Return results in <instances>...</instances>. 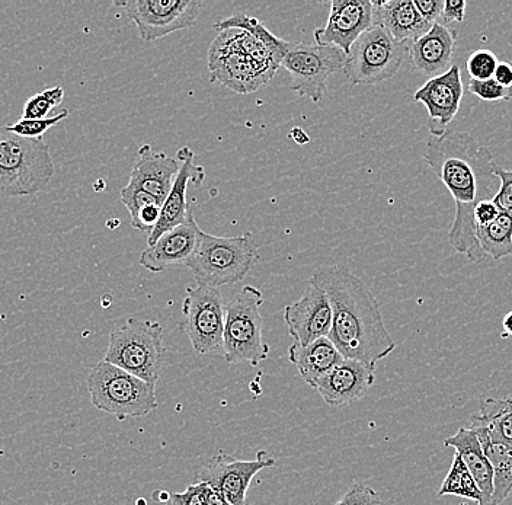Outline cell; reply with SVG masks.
<instances>
[{
    "label": "cell",
    "instance_id": "1",
    "mask_svg": "<svg viewBox=\"0 0 512 505\" xmlns=\"http://www.w3.org/2000/svg\"><path fill=\"white\" fill-rule=\"evenodd\" d=\"M422 158L446 185L456 203L448 242L469 261L485 260L486 255L476 241L473 212L480 201L495 197V159L491 150L480 145L469 133L447 131L443 137L430 136Z\"/></svg>",
    "mask_w": 512,
    "mask_h": 505
},
{
    "label": "cell",
    "instance_id": "2",
    "mask_svg": "<svg viewBox=\"0 0 512 505\" xmlns=\"http://www.w3.org/2000/svg\"><path fill=\"white\" fill-rule=\"evenodd\" d=\"M310 286L329 297L332 328L328 338L345 360L376 367L393 353L396 343L384 325L380 303L350 268L320 267L310 277Z\"/></svg>",
    "mask_w": 512,
    "mask_h": 505
},
{
    "label": "cell",
    "instance_id": "3",
    "mask_svg": "<svg viewBox=\"0 0 512 505\" xmlns=\"http://www.w3.org/2000/svg\"><path fill=\"white\" fill-rule=\"evenodd\" d=\"M251 233L233 238L198 232L197 246L184 267L190 268L200 286L219 287L243 280L259 261Z\"/></svg>",
    "mask_w": 512,
    "mask_h": 505
},
{
    "label": "cell",
    "instance_id": "4",
    "mask_svg": "<svg viewBox=\"0 0 512 505\" xmlns=\"http://www.w3.org/2000/svg\"><path fill=\"white\" fill-rule=\"evenodd\" d=\"M53 175V158L43 137L28 139L0 127V198L40 193Z\"/></svg>",
    "mask_w": 512,
    "mask_h": 505
},
{
    "label": "cell",
    "instance_id": "5",
    "mask_svg": "<svg viewBox=\"0 0 512 505\" xmlns=\"http://www.w3.org/2000/svg\"><path fill=\"white\" fill-rule=\"evenodd\" d=\"M88 392L96 409L118 421L144 417L159 405L156 385L104 360L92 367Z\"/></svg>",
    "mask_w": 512,
    "mask_h": 505
},
{
    "label": "cell",
    "instance_id": "6",
    "mask_svg": "<svg viewBox=\"0 0 512 505\" xmlns=\"http://www.w3.org/2000/svg\"><path fill=\"white\" fill-rule=\"evenodd\" d=\"M262 303L264 294L255 286H243L227 303L223 335V357L227 363H249L256 367L268 359L270 347L264 341Z\"/></svg>",
    "mask_w": 512,
    "mask_h": 505
},
{
    "label": "cell",
    "instance_id": "7",
    "mask_svg": "<svg viewBox=\"0 0 512 505\" xmlns=\"http://www.w3.org/2000/svg\"><path fill=\"white\" fill-rule=\"evenodd\" d=\"M165 359L163 328L159 322L128 318L111 332L104 361L156 385Z\"/></svg>",
    "mask_w": 512,
    "mask_h": 505
},
{
    "label": "cell",
    "instance_id": "8",
    "mask_svg": "<svg viewBox=\"0 0 512 505\" xmlns=\"http://www.w3.org/2000/svg\"><path fill=\"white\" fill-rule=\"evenodd\" d=\"M409 43L396 41L382 25L374 24L352 44L345 60L344 76L352 85H376L399 72Z\"/></svg>",
    "mask_w": 512,
    "mask_h": 505
},
{
    "label": "cell",
    "instance_id": "9",
    "mask_svg": "<svg viewBox=\"0 0 512 505\" xmlns=\"http://www.w3.org/2000/svg\"><path fill=\"white\" fill-rule=\"evenodd\" d=\"M211 81L222 83L236 94L248 95L267 85L277 73L275 67L262 65L249 56L236 40V31H222L208 49Z\"/></svg>",
    "mask_w": 512,
    "mask_h": 505
},
{
    "label": "cell",
    "instance_id": "10",
    "mask_svg": "<svg viewBox=\"0 0 512 505\" xmlns=\"http://www.w3.org/2000/svg\"><path fill=\"white\" fill-rule=\"evenodd\" d=\"M345 60L347 54L334 46L291 43L281 66L290 73L291 91L320 105L325 97L329 76L344 73Z\"/></svg>",
    "mask_w": 512,
    "mask_h": 505
},
{
    "label": "cell",
    "instance_id": "11",
    "mask_svg": "<svg viewBox=\"0 0 512 505\" xmlns=\"http://www.w3.org/2000/svg\"><path fill=\"white\" fill-rule=\"evenodd\" d=\"M182 331L187 334L192 350L201 356H224V322L226 306L219 289L208 286L188 287L182 305Z\"/></svg>",
    "mask_w": 512,
    "mask_h": 505
},
{
    "label": "cell",
    "instance_id": "12",
    "mask_svg": "<svg viewBox=\"0 0 512 505\" xmlns=\"http://www.w3.org/2000/svg\"><path fill=\"white\" fill-rule=\"evenodd\" d=\"M136 24L140 38L155 41L197 24L200 0H123L114 2Z\"/></svg>",
    "mask_w": 512,
    "mask_h": 505
},
{
    "label": "cell",
    "instance_id": "13",
    "mask_svg": "<svg viewBox=\"0 0 512 505\" xmlns=\"http://www.w3.org/2000/svg\"><path fill=\"white\" fill-rule=\"evenodd\" d=\"M277 460L267 452H258L255 460H238L229 455H217L195 471L197 482H206L232 505H248V489L252 479L264 469L274 468Z\"/></svg>",
    "mask_w": 512,
    "mask_h": 505
},
{
    "label": "cell",
    "instance_id": "14",
    "mask_svg": "<svg viewBox=\"0 0 512 505\" xmlns=\"http://www.w3.org/2000/svg\"><path fill=\"white\" fill-rule=\"evenodd\" d=\"M374 25V6L370 0H334L328 21L315 31L318 46H334L350 53L352 44Z\"/></svg>",
    "mask_w": 512,
    "mask_h": 505
},
{
    "label": "cell",
    "instance_id": "15",
    "mask_svg": "<svg viewBox=\"0 0 512 505\" xmlns=\"http://www.w3.org/2000/svg\"><path fill=\"white\" fill-rule=\"evenodd\" d=\"M464 94L462 70L453 65L444 75L428 79L415 92V102H421L428 111L432 137H443L448 124L456 118Z\"/></svg>",
    "mask_w": 512,
    "mask_h": 505
},
{
    "label": "cell",
    "instance_id": "16",
    "mask_svg": "<svg viewBox=\"0 0 512 505\" xmlns=\"http://www.w3.org/2000/svg\"><path fill=\"white\" fill-rule=\"evenodd\" d=\"M288 334L299 345L315 343L328 338L332 328V306L329 297L318 287L310 286L302 299L284 309Z\"/></svg>",
    "mask_w": 512,
    "mask_h": 505
},
{
    "label": "cell",
    "instance_id": "17",
    "mask_svg": "<svg viewBox=\"0 0 512 505\" xmlns=\"http://www.w3.org/2000/svg\"><path fill=\"white\" fill-rule=\"evenodd\" d=\"M176 159L181 163V168L176 175L171 193L163 201L158 226L147 239V245L155 244L163 233L182 225L187 220L188 214H190L187 203L188 185H201L206 180V169L194 162L195 153L190 147H181Z\"/></svg>",
    "mask_w": 512,
    "mask_h": 505
},
{
    "label": "cell",
    "instance_id": "18",
    "mask_svg": "<svg viewBox=\"0 0 512 505\" xmlns=\"http://www.w3.org/2000/svg\"><path fill=\"white\" fill-rule=\"evenodd\" d=\"M376 382V367L360 361L344 360L319 380L316 391L331 408H342L360 401Z\"/></svg>",
    "mask_w": 512,
    "mask_h": 505
},
{
    "label": "cell",
    "instance_id": "19",
    "mask_svg": "<svg viewBox=\"0 0 512 505\" xmlns=\"http://www.w3.org/2000/svg\"><path fill=\"white\" fill-rule=\"evenodd\" d=\"M198 232L200 226L190 212L182 225L163 233L155 244L144 249L140 255V265L150 273H160L172 265H185L194 254Z\"/></svg>",
    "mask_w": 512,
    "mask_h": 505
},
{
    "label": "cell",
    "instance_id": "20",
    "mask_svg": "<svg viewBox=\"0 0 512 505\" xmlns=\"http://www.w3.org/2000/svg\"><path fill=\"white\" fill-rule=\"evenodd\" d=\"M457 34L459 31L437 22L427 34L409 43V59L416 72L430 79L447 73L453 67Z\"/></svg>",
    "mask_w": 512,
    "mask_h": 505
},
{
    "label": "cell",
    "instance_id": "21",
    "mask_svg": "<svg viewBox=\"0 0 512 505\" xmlns=\"http://www.w3.org/2000/svg\"><path fill=\"white\" fill-rule=\"evenodd\" d=\"M181 163L162 152H155L150 145L139 149V158L130 174L127 185L139 188L163 204L178 175Z\"/></svg>",
    "mask_w": 512,
    "mask_h": 505
},
{
    "label": "cell",
    "instance_id": "22",
    "mask_svg": "<svg viewBox=\"0 0 512 505\" xmlns=\"http://www.w3.org/2000/svg\"><path fill=\"white\" fill-rule=\"evenodd\" d=\"M374 24L382 25L396 41L412 43L431 30L416 9L414 0H389V2H373Z\"/></svg>",
    "mask_w": 512,
    "mask_h": 505
},
{
    "label": "cell",
    "instance_id": "23",
    "mask_svg": "<svg viewBox=\"0 0 512 505\" xmlns=\"http://www.w3.org/2000/svg\"><path fill=\"white\" fill-rule=\"evenodd\" d=\"M444 446L453 447L462 457L464 465L472 473L483 495V505H492L494 497V468L483 452L478 434L473 428H460L454 436L444 441Z\"/></svg>",
    "mask_w": 512,
    "mask_h": 505
},
{
    "label": "cell",
    "instance_id": "24",
    "mask_svg": "<svg viewBox=\"0 0 512 505\" xmlns=\"http://www.w3.org/2000/svg\"><path fill=\"white\" fill-rule=\"evenodd\" d=\"M288 360L299 370V375L304 382L310 388L316 389L319 380L345 359L329 338H320L306 347L297 343L291 345L288 350Z\"/></svg>",
    "mask_w": 512,
    "mask_h": 505
},
{
    "label": "cell",
    "instance_id": "25",
    "mask_svg": "<svg viewBox=\"0 0 512 505\" xmlns=\"http://www.w3.org/2000/svg\"><path fill=\"white\" fill-rule=\"evenodd\" d=\"M470 423L479 439L501 444L512 452V396L483 398L479 411L470 417Z\"/></svg>",
    "mask_w": 512,
    "mask_h": 505
},
{
    "label": "cell",
    "instance_id": "26",
    "mask_svg": "<svg viewBox=\"0 0 512 505\" xmlns=\"http://www.w3.org/2000/svg\"><path fill=\"white\" fill-rule=\"evenodd\" d=\"M476 241L480 251L492 260L499 261L512 255L511 214L501 212L491 225L476 228Z\"/></svg>",
    "mask_w": 512,
    "mask_h": 505
},
{
    "label": "cell",
    "instance_id": "27",
    "mask_svg": "<svg viewBox=\"0 0 512 505\" xmlns=\"http://www.w3.org/2000/svg\"><path fill=\"white\" fill-rule=\"evenodd\" d=\"M483 452L494 468V497L492 505L504 503L512 492V452L501 444L479 439Z\"/></svg>",
    "mask_w": 512,
    "mask_h": 505
},
{
    "label": "cell",
    "instance_id": "28",
    "mask_svg": "<svg viewBox=\"0 0 512 505\" xmlns=\"http://www.w3.org/2000/svg\"><path fill=\"white\" fill-rule=\"evenodd\" d=\"M214 28L219 31L240 30L251 34L256 40L264 43L281 62H283L284 56H286L287 51L291 47V43L275 37L259 19L249 17V15L243 14V12H238V14L232 15V17L217 22V24H214Z\"/></svg>",
    "mask_w": 512,
    "mask_h": 505
},
{
    "label": "cell",
    "instance_id": "29",
    "mask_svg": "<svg viewBox=\"0 0 512 505\" xmlns=\"http://www.w3.org/2000/svg\"><path fill=\"white\" fill-rule=\"evenodd\" d=\"M444 495H456V497L466 498V500L475 501L478 505H483L482 492H480L472 473L464 465L462 457L457 453L451 463L450 471L438 491V497H444Z\"/></svg>",
    "mask_w": 512,
    "mask_h": 505
},
{
    "label": "cell",
    "instance_id": "30",
    "mask_svg": "<svg viewBox=\"0 0 512 505\" xmlns=\"http://www.w3.org/2000/svg\"><path fill=\"white\" fill-rule=\"evenodd\" d=\"M64 98V89L62 86L46 89V91L35 94L34 97L27 99L22 110V117L27 120H40L47 118L53 108L62 104Z\"/></svg>",
    "mask_w": 512,
    "mask_h": 505
},
{
    "label": "cell",
    "instance_id": "31",
    "mask_svg": "<svg viewBox=\"0 0 512 505\" xmlns=\"http://www.w3.org/2000/svg\"><path fill=\"white\" fill-rule=\"evenodd\" d=\"M498 57L489 50H476L467 57L466 70L472 81H489L494 78Z\"/></svg>",
    "mask_w": 512,
    "mask_h": 505
},
{
    "label": "cell",
    "instance_id": "32",
    "mask_svg": "<svg viewBox=\"0 0 512 505\" xmlns=\"http://www.w3.org/2000/svg\"><path fill=\"white\" fill-rule=\"evenodd\" d=\"M67 115H69V111L62 110V113L53 115V117L40 118V120L21 118V120L8 127L12 133L18 134V136L28 137V139H41L51 127L56 126L60 121L66 120Z\"/></svg>",
    "mask_w": 512,
    "mask_h": 505
},
{
    "label": "cell",
    "instance_id": "33",
    "mask_svg": "<svg viewBox=\"0 0 512 505\" xmlns=\"http://www.w3.org/2000/svg\"><path fill=\"white\" fill-rule=\"evenodd\" d=\"M469 92L486 102H512V89L502 88L494 78L489 81H470Z\"/></svg>",
    "mask_w": 512,
    "mask_h": 505
},
{
    "label": "cell",
    "instance_id": "34",
    "mask_svg": "<svg viewBox=\"0 0 512 505\" xmlns=\"http://www.w3.org/2000/svg\"><path fill=\"white\" fill-rule=\"evenodd\" d=\"M210 489L206 482H195L185 491L169 494L168 505H208Z\"/></svg>",
    "mask_w": 512,
    "mask_h": 505
},
{
    "label": "cell",
    "instance_id": "35",
    "mask_svg": "<svg viewBox=\"0 0 512 505\" xmlns=\"http://www.w3.org/2000/svg\"><path fill=\"white\" fill-rule=\"evenodd\" d=\"M494 175L501 181L498 193L492 198L499 212L508 213L512 216V171L501 168L498 163L494 165Z\"/></svg>",
    "mask_w": 512,
    "mask_h": 505
},
{
    "label": "cell",
    "instance_id": "36",
    "mask_svg": "<svg viewBox=\"0 0 512 505\" xmlns=\"http://www.w3.org/2000/svg\"><path fill=\"white\" fill-rule=\"evenodd\" d=\"M334 505H383V503L373 488L355 482Z\"/></svg>",
    "mask_w": 512,
    "mask_h": 505
},
{
    "label": "cell",
    "instance_id": "37",
    "mask_svg": "<svg viewBox=\"0 0 512 505\" xmlns=\"http://www.w3.org/2000/svg\"><path fill=\"white\" fill-rule=\"evenodd\" d=\"M121 201H123L124 206L127 207L128 213H130L131 222L136 219L137 214L142 212L144 207L149 206V204H160L155 197L150 196V194L144 193V191L139 190V188L124 187L121 190ZM162 206V204H160Z\"/></svg>",
    "mask_w": 512,
    "mask_h": 505
},
{
    "label": "cell",
    "instance_id": "38",
    "mask_svg": "<svg viewBox=\"0 0 512 505\" xmlns=\"http://www.w3.org/2000/svg\"><path fill=\"white\" fill-rule=\"evenodd\" d=\"M441 18H443L444 25H447L451 30H454V24L462 25L464 18H466V2H463V0H447V2H444Z\"/></svg>",
    "mask_w": 512,
    "mask_h": 505
},
{
    "label": "cell",
    "instance_id": "39",
    "mask_svg": "<svg viewBox=\"0 0 512 505\" xmlns=\"http://www.w3.org/2000/svg\"><path fill=\"white\" fill-rule=\"evenodd\" d=\"M499 214H501V212H499L498 207L495 206L494 201H480L478 206L475 207V212H473V220H475L476 228L491 225L492 222L498 219Z\"/></svg>",
    "mask_w": 512,
    "mask_h": 505
},
{
    "label": "cell",
    "instance_id": "40",
    "mask_svg": "<svg viewBox=\"0 0 512 505\" xmlns=\"http://www.w3.org/2000/svg\"><path fill=\"white\" fill-rule=\"evenodd\" d=\"M414 3L419 14L428 24H437L438 19L443 15V0H414Z\"/></svg>",
    "mask_w": 512,
    "mask_h": 505
},
{
    "label": "cell",
    "instance_id": "41",
    "mask_svg": "<svg viewBox=\"0 0 512 505\" xmlns=\"http://www.w3.org/2000/svg\"><path fill=\"white\" fill-rule=\"evenodd\" d=\"M494 79L502 88L512 89V63L499 62Z\"/></svg>",
    "mask_w": 512,
    "mask_h": 505
},
{
    "label": "cell",
    "instance_id": "42",
    "mask_svg": "<svg viewBox=\"0 0 512 505\" xmlns=\"http://www.w3.org/2000/svg\"><path fill=\"white\" fill-rule=\"evenodd\" d=\"M208 505H232L226 498L220 494L216 489H210V495H208Z\"/></svg>",
    "mask_w": 512,
    "mask_h": 505
},
{
    "label": "cell",
    "instance_id": "43",
    "mask_svg": "<svg viewBox=\"0 0 512 505\" xmlns=\"http://www.w3.org/2000/svg\"><path fill=\"white\" fill-rule=\"evenodd\" d=\"M502 326H504L505 332L512 337V312H508L507 315H505Z\"/></svg>",
    "mask_w": 512,
    "mask_h": 505
},
{
    "label": "cell",
    "instance_id": "44",
    "mask_svg": "<svg viewBox=\"0 0 512 505\" xmlns=\"http://www.w3.org/2000/svg\"><path fill=\"white\" fill-rule=\"evenodd\" d=\"M511 105H512V102H511Z\"/></svg>",
    "mask_w": 512,
    "mask_h": 505
}]
</instances>
